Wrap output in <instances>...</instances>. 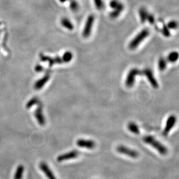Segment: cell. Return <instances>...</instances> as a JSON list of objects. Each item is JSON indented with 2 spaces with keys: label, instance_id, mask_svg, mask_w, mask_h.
<instances>
[{
  "label": "cell",
  "instance_id": "cell-20",
  "mask_svg": "<svg viewBox=\"0 0 179 179\" xmlns=\"http://www.w3.org/2000/svg\"><path fill=\"white\" fill-rule=\"evenodd\" d=\"M73 57V54L71 52L67 51L63 54V56L62 57L63 60V63H69L72 60Z\"/></svg>",
  "mask_w": 179,
  "mask_h": 179
},
{
  "label": "cell",
  "instance_id": "cell-31",
  "mask_svg": "<svg viewBox=\"0 0 179 179\" xmlns=\"http://www.w3.org/2000/svg\"><path fill=\"white\" fill-rule=\"evenodd\" d=\"M0 25H1V23H0Z\"/></svg>",
  "mask_w": 179,
  "mask_h": 179
},
{
  "label": "cell",
  "instance_id": "cell-30",
  "mask_svg": "<svg viewBox=\"0 0 179 179\" xmlns=\"http://www.w3.org/2000/svg\"><path fill=\"white\" fill-rule=\"evenodd\" d=\"M67 1H68V0H59V1H60V2H65Z\"/></svg>",
  "mask_w": 179,
  "mask_h": 179
},
{
  "label": "cell",
  "instance_id": "cell-29",
  "mask_svg": "<svg viewBox=\"0 0 179 179\" xmlns=\"http://www.w3.org/2000/svg\"><path fill=\"white\" fill-rule=\"evenodd\" d=\"M43 69V67L40 65H37L35 68V70L37 72H42Z\"/></svg>",
  "mask_w": 179,
  "mask_h": 179
},
{
  "label": "cell",
  "instance_id": "cell-14",
  "mask_svg": "<svg viewBox=\"0 0 179 179\" xmlns=\"http://www.w3.org/2000/svg\"><path fill=\"white\" fill-rule=\"evenodd\" d=\"M124 9V5L123 4L120 2L118 7L116 8L115 9L110 12V16L111 18H116L118 16H119L122 12V11Z\"/></svg>",
  "mask_w": 179,
  "mask_h": 179
},
{
  "label": "cell",
  "instance_id": "cell-22",
  "mask_svg": "<svg viewBox=\"0 0 179 179\" xmlns=\"http://www.w3.org/2000/svg\"><path fill=\"white\" fill-rule=\"evenodd\" d=\"M70 7L71 10L74 12L78 10V9L79 8L78 2L76 0H70Z\"/></svg>",
  "mask_w": 179,
  "mask_h": 179
},
{
  "label": "cell",
  "instance_id": "cell-23",
  "mask_svg": "<svg viewBox=\"0 0 179 179\" xmlns=\"http://www.w3.org/2000/svg\"><path fill=\"white\" fill-rule=\"evenodd\" d=\"M39 103V100L37 98H33L30 99L26 104V108H30L32 107L33 106H34L35 104H37Z\"/></svg>",
  "mask_w": 179,
  "mask_h": 179
},
{
  "label": "cell",
  "instance_id": "cell-8",
  "mask_svg": "<svg viewBox=\"0 0 179 179\" xmlns=\"http://www.w3.org/2000/svg\"><path fill=\"white\" fill-rule=\"evenodd\" d=\"M79 154H80V152L78 151H77V150L71 151L70 152H67V153L63 154L62 155H59L57 157V161L60 162L64 161L66 160L74 159V158L78 157V156L79 155Z\"/></svg>",
  "mask_w": 179,
  "mask_h": 179
},
{
  "label": "cell",
  "instance_id": "cell-3",
  "mask_svg": "<svg viewBox=\"0 0 179 179\" xmlns=\"http://www.w3.org/2000/svg\"><path fill=\"white\" fill-rule=\"evenodd\" d=\"M142 70H140L136 68L131 69L128 74L126 79L125 84L126 87L130 88L134 85L135 78L137 75H142Z\"/></svg>",
  "mask_w": 179,
  "mask_h": 179
},
{
  "label": "cell",
  "instance_id": "cell-7",
  "mask_svg": "<svg viewBox=\"0 0 179 179\" xmlns=\"http://www.w3.org/2000/svg\"><path fill=\"white\" fill-rule=\"evenodd\" d=\"M40 57H41V59L43 62H48L49 63V65L50 66H52L55 64H62L63 63L62 58L59 56H57L56 57H51L46 55H44L43 54H40Z\"/></svg>",
  "mask_w": 179,
  "mask_h": 179
},
{
  "label": "cell",
  "instance_id": "cell-18",
  "mask_svg": "<svg viewBox=\"0 0 179 179\" xmlns=\"http://www.w3.org/2000/svg\"><path fill=\"white\" fill-rule=\"evenodd\" d=\"M139 16H140V19L141 20V22L142 23H144L145 22V21L147 20V16H148V12L147 10V9H145V8H141L140 9H139Z\"/></svg>",
  "mask_w": 179,
  "mask_h": 179
},
{
  "label": "cell",
  "instance_id": "cell-26",
  "mask_svg": "<svg viewBox=\"0 0 179 179\" xmlns=\"http://www.w3.org/2000/svg\"><path fill=\"white\" fill-rule=\"evenodd\" d=\"M169 28L167 27L166 25H163V28H162V34H163V36L166 37H169L170 36V33L169 30Z\"/></svg>",
  "mask_w": 179,
  "mask_h": 179
},
{
  "label": "cell",
  "instance_id": "cell-15",
  "mask_svg": "<svg viewBox=\"0 0 179 179\" xmlns=\"http://www.w3.org/2000/svg\"><path fill=\"white\" fill-rule=\"evenodd\" d=\"M61 25L67 30H72L74 29V25L71 21L66 18H63L61 20Z\"/></svg>",
  "mask_w": 179,
  "mask_h": 179
},
{
  "label": "cell",
  "instance_id": "cell-5",
  "mask_svg": "<svg viewBox=\"0 0 179 179\" xmlns=\"http://www.w3.org/2000/svg\"><path fill=\"white\" fill-rule=\"evenodd\" d=\"M116 150L117 152H118L120 154H125L126 155H128L133 158H136L139 155L137 151L134 150H132L131 148H129L126 147V146L122 145L118 146L116 147Z\"/></svg>",
  "mask_w": 179,
  "mask_h": 179
},
{
  "label": "cell",
  "instance_id": "cell-9",
  "mask_svg": "<svg viewBox=\"0 0 179 179\" xmlns=\"http://www.w3.org/2000/svg\"><path fill=\"white\" fill-rule=\"evenodd\" d=\"M176 122V117L172 115L170 116L168 118V120L166 121V126L165 127V129L163 131L162 134L163 136H167L168 134H169V132H170V130L172 129V128L175 126V124Z\"/></svg>",
  "mask_w": 179,
  "mask_h": 179
},
{
  "label": "cell",
  "instance_id": "cell-24",
  "mask_svg": "<svg viewBox=\"0 0 179 179\" xmlns=\"http://www.w3.org/2000/svg\"><path fill=\"white\" fill-rule=\"evenodd\" d=\"M95 5L98 10H101L104 8V4L103 0H93Z\"/></svg>",
  "mask_w": 179,
  "mask_h": 179
},
{
  "label": "cell",
  "instance_id": "cell-16",
  "mask_svg": "<svg viewBox=\"0 0 179 179\" xmlns=\"http://www.w3.org/2000/svg\"><path fill=\"white\" fill-rule=\"evenodd\" d=\"M24 166L22 165L18 166L14 176V179H22L24 173Z\"/></svg>",
  "mask_w": 179,
  "mask_h": 179
},
{
  "label": "cell",
  "instance_id": "cell-28",
  "mask_svg": "<svg viewBox=\"0 0 179 179\" xmlns=\"http://www.w3.org/2000/svg\"><path fill=\"white\" fill-rule=\"evenodd\" d=\"M147 20L151 25L154 24V22H155V18H154V16H153V15H152V14H148Z\"/></svg>",
  "mask_w": 179,
  "mask_h": 179
},
{
  "label": "cell",
  "instance_id": "cell-4",
  "mask_svg": "<svg viewBox=\"0 0 179 179\" xmlns=\"http://www.w3.org/2000/svg\"><path fill=\"white\" fill-rule=\"evenodd\" d=\"M94 21H95V16L93 15H90L87 18V20L86 21L85 26L83 30V33H82V35L84 36V37L88 38L90 36L92 32Z\"/></svg>",
  "mask_w": 179,
  "mask_h": 179
},
{
  "label": "cell",
  "instance_id": "cell-11",
  "mask_svg": "<svg viewBox=\"0 0 179 179\" xmlns=\"http://www.w3.org/2000/svg\"><path fill=\"white\" fill-rule=\"evenodd\" d=\"M34 116L36 117V119L37 120L38 124L41 126L45 125L46 123L45 118L43 112L42 106H39L34 111Z\"/></svg>",
  "mask_w": 179,
  "mask_h": 179
},
{
  "label": "cell",
  "instance_id": "cell-21",
  "mask_svg": "<svg viewBox=\"0 0 179 179\" xmlns=\"http://www.w3.org/2000/svg\"><path fill=\"white\" fill-rule=\"evenodd\" d=\"M167 66V60L163 57H161L158 61V69L160 71H163L166 69Z\"/></svg>",
  "mask_w": 179,
  "mask_h": 179
},
{
  "label": "cell",
  "instance_id": "cell-27",
  "mask_svg": "<svg viewBox=\"0 0 179 179\" xmlns=\"http://www.w3.org/2000/svg\"><path fill=\"white\" fill-rule=\"evenodd\" d=\"M119 3H120V2L118 0H112V1H111L110 3V6L111 8L115 9L118 7V5H119Z\"/></svg>",
  "mask_w": 179,
  "mask_h": 179
},
{
  "label": "cell",
  "instance_id": "cell-2",
  "mask_svg": "<svg viewBox=\"0 0 179 179\" xmlns=\"http://www.w3.org/2000/svg\"><path fill=\"white\" fill-rule=\"evenodd\" d=\"M150 34V30L148 28H144L129 43V47L131 49H136L139 44Z\"/></svg>",
  "mask_w": 179,
  "mask_h": 179
},
{
  "label": "cell",
  "instance_id": "cell-6",
  "mask_svg": "<svg viewBox=\"0 0 179 179\" xmlns=\"http://www.w3.org/2000/svg\"><path fill=\"white\" fill-rule=\"evenodd\" d=\"M142 75L146 76L154 88L156 89L158 88V83L155 78L152 71L150 69H145L142 70Z\"/></svg>",
  "mask_w": 179,
  "mask_h": 179
},
{
  "label": "cell",
  "instance_id": "cell-1",
  "mask_svg": "<svg viewBox=\"0 0 179 179\" xmlns=\"http://www.w3.org/2000/svg\"><path fill=\"white\" fill-rule=\"evenodd\" d=\"M143 140L145 143L151 145L154 148L157 149V151L162 155H166L168 153V149L166 147L155 139V138L151 136H144Z\"/></svg>",
  "mask_w": 179,
  "mask_h": 179
},
{
  "label": "cell",
  "instance_id": "cell-19",
  "mask_svg": "<svg viewBox=\"0 0 179 179\" xmlns=\"http://www.w3.org/2000/svg\"><path fill=\"white\" fill-rule=\"evenodd\" d=\"M178 57H179V54L177 52H172L169 54V55L168 56L167 60L171 63H173L178 60Z\"/></svg>",
  "mask_w": 179,
  "mask_h": 179
},
{
  "label": "cell",
  "instance_id": "cell-13",
  "mask_svg": "<svg viewBox=\"0 0 179 179\" xmlns=\"http://www.w3.org/2000/svg\"><path fill=\"white\" fill-rule=\"evenodd\" d=\"M50 79V75L48 74H45V75L41 79L38 80L34 84V88L36 90H40L42 89L46 82Z\"/></svg>",
  "mask_w": 179,
  "mask_h": 179
},
{
  "label": "cell",
  "instance_id": "cell-17",
  "mask_svg": "<svg viewBox=\"0 0 179 179\" xmlns=\"http://www.w3.org/2000/svg\"><path fill=\"white\" fill-rule=\"evenodd\" d=\"M128 129L132 133L135 134H140V130L139 126L137 125L134 122H130L128 125Z\"/></svg>",
  "mask_w": 179,
  "mask_h": 179
},
{
  "label": "cell",
  "instance_id": "cell-12",
  "mask_svg": "<svg viewBox=\"0 0 179 179\" xmlns=\"http://www.w3.org/2000/svg\"><path fill=\"white\" fill-rule=\"evenodd\" d=\"M40 168L41 170L44 173L48 179H56L54 175L49 168L48 165L45 162H41L40 164Z\"/></svg>",
  "mask_w": 179,
  "mask_h": 179
},
{
  "label": "cell",
  "instance_id": "cell-10",
  "mask_svg": "<svg viewBox=\"0 0 179 179\" xmlns=\"http://www.w3.org/2000/svg\"><path fill=\"white\" fill-rule=\"evenodd\" d=\"M76 144L80 147L85 148L88 149H93L96 146V143L94 141L82 139L78 140Z\"/></svg>",
  "mask_w": 179,
  "mask_h": 179
},
{
  "label": "cell",
  "instance_id": "cell-25",
  "mask_svg": "<svg viewBox=\"0 0 179 179\" xmlns=\"http://www.w3.org/2000/svg\"><path fill=\"white\" fill-rule=\"evenodd\" d=\"M166 26L170 29H176L178 27V23L176 21L172 20L168 23V25Z\"/></svg>",
  "mask_w": 179,
  "mask_h": 179
}]
</instances>
